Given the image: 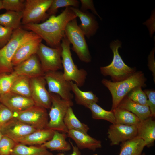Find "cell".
I'll list each match as a JSON object with an SVG mask.
<instances>
[{"mask_svg":"<svg viewBox=\"0 0 155 155\" xmlns=\"http://www.w3.org/2000/svg\"><path fill=\"white\" fill-rule=\"evenodd\" d=\"M77 17L69 7L57 16H50L42 23L27 24L24 25V27L38 35L50 47L57 48L61 46L67 24Z\"/></svg>","mask_w":155,"mask_h":155,"instance_id":"obj_1","label":"cell"},{"mask_svg":"<svg viewBox=\"0 0 155 155\" xmlns=\"http://www.w3.org/2000/svg\"><path fill=\"white\" fill-rule=\"evenodd\" d=\"M146 80L144 73L140 71H136L127 78L119 82L103 79L102 83L108 89L112 96L111 110L118 107L123 98L133 89L140 86L146 87Z\"/></svg>","mask_w":155,"mask_h":155,"instance_id":"obj_2","label":"cell"},{"mask_svg":"<svg viewBox=\"0 0 155 155\" xmlns=\"http://www.w3.org/2000/svg\"><path fill=\"white\" fill-rule=\"evenodd\" d=\"M38 36L33 32L25 30L21 27L14 30L10 40L0 49V74L13 72L12 61L17 49L24 43Z\"/></svg>","mask_w":155,"mask_h":155,"instance_id":"obj_3","label":"cell"},{"mask_svg":"<svg viewBox=\"0 0 155 155\" xmlns=\"http://www.w3.org/2000/svg\"><path fill=\"white\" fill-rule=\"evenodd\" d=\"M121 42L118 40L112 41L110 48L113 53V58L108 65L100 68L101 73L104 76H109L112 82H118L125 80L133 74L135 68L126 64L119 55L118 49L121 47Z\"/></svg>","mask_w":155,"mask_h":155,"instance_id":"obj_4","label":"cell"},{"mask_svg":"<svg viewBox=\"0 0 155 155\" xmlns=\"http://www.w3.org/2000/svg\"><path fill=\"white\" fill-rule=\"evenodd\" d=\"M70 44L65 36L61 44V62L64 70L63 75L67 81L74 82L79 87H81L85 82L87 72L83 69H79L75 64L70 51Z\"/></svg>","mask_w":155,"mask_h":155,"instance_id":"obj_5","label":"cell"},{"mask_svg":"<svg viewBox=\"0 0 155 155\" xmlns=\"http://www.w3.org/2000/svg\"><path fill=\"white\" fill-rule=\"evenodd\" d=\"M50 94L51 104L49 114L50 119L45 129L67 133L68 130L64 119L68 108L73 105V102L72 100L62 99L57 94Z\"/></svg>","mask_w":155,"mask_h":155,"instance_id":"obj_6","label":"cell"},{"mask_svg":"<svg viewBox=\"0 0 155 155\" xmlns=\"http://www.w3.org/2000/svg\"><path fill=\"white\" fill-rule=\"evenodd\" d=\"M65 36L72 45V49L82 61L88 63L91 57L85 38V36L79 28L77 19L70 21L65 29Z\"/></svg>","mask_w":155,"mask_h":155,"instance_id":"obj_7","label":"cell"},{"mask_svg":"<svg viewBox=\"0 0 155 155\" xmlns=\"http://www.w3.org/2000/svg\"><path fill=\"white\" fill-rule=\"evenodd\" d=\"M53 0H26L22 12V23L38 24L44 22L50 16L47 11Z\"/></svg>","mask_w":155,"mask_h":155,"instance_id":"obj_8","label":"cell"},{"mask_svg":"<svg viewBox=\"0 0 155 155\" xmlns=\"http://www.w3.org/2000/svg\"><path fill=\"white\" fill-rule=\"evenodd\" d=\"M61 47L53 48L41 42L36 54L40 61L44 72L58 71L63 69Z\"/></svg>","mask_w":155,"mask_h":155,"instance_id":"obj_9","label":"cell"},{"mask_svg":"<svg viewBox=\"0 0 155 155\" xmlns=\"http://www.w3.org/2000/svg\"><path fill=\"white\" fill-rule=\"evenodd\" d=\"M48 86L50 93L58 95L62 99L72 100L73 96L70 82L64 78L63 72L61 71H50L44 73V76Z\"/></svg>","mask_w":155,"mask_h":155,"instance_id":"obj_10","label":"cell"},{"mask_svg":"<svg viewBox=\"0 0 155 155\" xmlns=\"http://www.w3.org/2000/svg\"><path fill=\"white\" fill-rule=\"evenodd\" d=\"M14 113V117L38 130L45 129L49 121L46 109L35 105Z\"/></svg>","mask_w":155,"mask_h":155,"instance_id":"obj_11","label":"cell"},{"mask_svg":"<svg viewBox=\"0 0 155 155\" xmlns=\"http://www.w3.org/2000/svg\"><path fill=\"white\" fill-rule=\"evenodd\" d=\"M44 76L30 78L31 98L34 105L50 109L51 104L50 94L46 88Z\"/></svg>","mask_w":155,"mask_h":155,"instance_id":"obj_12","label":"cell"},{"mask_svg":"<svg viewBox=\"0 0 155 155\" xmlns=\"http://www.w3.org/2000/svg\"><path fill=\"white\" fill-rule=\"evenodd\" d=\"M108 137L111 146L133 139L137 137L136 126L127 125L119 124H112L108 129Z\"/></svg>","mask_w":155,"mask_h":155,"instance_id":"obj_13","label":"cell"},{"mask_svg":"<svg viewBox=\"0 0 155 155\" xmlns=\"http://www.w3.org/2000/svg\"><path fill=\"white\" fill-rule=\"evenodd\" d=\"M0 129L3 135L7 136L15 142L38 130L15 117Z\"/></svg>","mask_w":155,"mask_h":155,"instance_id":"obj_14","label":"cell"},{"mask_svg":"<svg viewBox=\"0 0 155 155\" xmlns=\"http://www.w3.org/2000/svg\"><path fill=\"white\" fill-rule=\"evenodd\" d=\"M13 71L18 75H24L30 78L44 76V74L36 54L14 66Z\"/></svg>","mask_w":155,"mask_h":155,"instance_id":"obj_15","label":"cell"},{"mask_svg":"<svg viewBox=\"0 0 155 155\" xmlns=\"http://www.w3.org/2000/svg\"><path fill=\"white\" fill-rule=\"evenodd\" d=\"M0 102L14 113L23 111L34 105L32 98L11 92L2 95Z\"/></svg>","mask_w":155,"mask_h":155,"instance_id":"obj_16","label":"cell"},{"mask_svg":"<svg viewBox=\"0 0 155 155\" xmlns=\"http://www.w3.org/2000/svg\"><path fill=\"white\" fill-rule=\"evenodd\" d=\"M42 39L39 36L22 44L17 49L12 61L13 67L36 54Z\"/></svg>","mask_w":155,"mask_h":155,"instance_id":"obj_17","label":"cell"},{"mask_svg":"<svg viewBox=\"0 0 155 155\" xmlns=\"http://www.w3.org/2000/svg\"><path fill=\"white\" fill-rule=\"evenodd\" d=\"M81 23L78 26L85 36L88 38L94 35L98 28V24L95 17L88 11H82L78 8L70 7Z\"/></svg>","mask_w":155,"mask_h":155,"instance_id":"obj_18","label":"cell"},{"mask_svg":"<svg viewBox=\"0 0 155 155\" xmlns=\"http://www.w3.org/2000/svg\"><path fill=\"white\" fill-rule=\"evenodd\" d=\"M67 135L75 142L79 149H88L94 151L102 147L101 142L88 134L74 130L68 131Z\"/></svg>","mask_w":155,"mask_h":155,"instance_id":"obj_19","label":"cell"},{"mask_svg":"<svg viewBox=\"0 0 155 155\" xmlns=\"http://www.w3.org/2000/svg\"><path fill=\"white\" fill-rule=\"evenodd\" d=\"M137 127V137L144 140L146 146H152L155 140V121L152 117L141 121Z\"/></svg>","mask_w":155,"mask_h":155,"instance_id":"obj_20","label":"cell"},{"mask_svg":"<svg viewBox=\"0 0 155 155\" xmlns=\"http://www.w3.org/2000/svg\"><path fill=\"white\" fill-rule=\"evenodd\" d=\"M54 131L46 129L38 130L16 142L26 145H41L52 138Z\"/></svg>","mask_w":155,"mask_h":155,"instance_id":"obj_21","label":"cell"},{"mask_svg":"<svg viewBox=\"0 0 155 155\" xmlns=\"http://www.w3.org/2000/svg\"><path fill=\"white\" fill-rule=\"evenodd\" d=\"M118 107L133 113L139 118L141 121L151 117L150 110L148 106L136 103L129 99L126 96L122 100Z\"/></svg>","mask_w":155,"mask_h":155,"instance_id":"obj_22","label":"cell"},{"mask_svg":"<svg viewBox=\"0 0 155 155\" xmlns=\"http://www.w3.org/2000/svg\"><path fill=\"white\" fill-rule=\"evenodd\" d=\"M66 133L54 131L52 138L41 146L51 150L67 151L71 149V146L66 141Z\"/></svg>","mask_w":155,"mask_h":155,"instance_id":"obj_23","label":"cell"},{"mask_svg":"<svg viewBox=\"0 0 155 155\" xmlns=\"http://www.w3.org/2000/svg\"><path fill=\"white\" fill-rule=\"evenodd\" d=\"M70 83L71 90L75 95L77 104L87 108L90 104L98 102V98L92 91H82L75 83L72 81H70Z\"/></svg>","mask_w":155,"mask_h":155,"instance_id":"obj_24","label":"cell"},{"mask_svg":"<svg viewBox=\"0 0 155 155\" xmlns=\"http://www.w3.org/2000/svg\"><path fill=\"white\" fill-rule=\"evenodd\" d=\"M146 144L137 137L121 143L119 155H141Z\"/></svg>","mask_w":155,"mask_h":155,"instance_id":"obj_25","label":"cell"},{"mask_svg":"<svg viewBox=\"0 0 155 155\" xmlns=\"http://www.w3.org/2000/svg\"><path fill=\"white\" fill-rule=\"evenodd\" d=\"M112 111L114 115L116 123L137 126L141 121L136 115L126 109L118 107Z\"/></svg>","mask_w":155,"mask_h":155,"instance_id":"obj_26","label":"cell"},{"mask_svg":"<svg viewBox=\"0 0 155 155\" xmlns=\"http://www.w3.org/2000/svg\"><path fill=\"white\" fill-rule=\"evenodd\" d=\"M11 155H54L46 148L39 146H28L18 143L13 148Z\"/></svg>","mask_w":155,"mask_h":155,"instance_id":"obj_27","label":"cell"},{"mask_svg":"<svg viewBox=\"0 0 155 155\" xmlns=\"http://www.w3.org/2000/svg\"><path fill=\"white\" fill-rule=\"evenodd\" d=\"M64 122L68 131L74 130L87 134L89 129L87 125L82 123L77 118L71 107L68 109L64 119Z\"/></svg>","mask_w":155,"mask_h":155,"instance_id":"obj_28","label":"cell"},{"mask_svg":"<svg viewBox=\"0 0 155 155\" xmlns=\"http://www.w3.org/2000/svg\"><path fill=\"white\" fill-rule=\"evenodd\" d=\"M11 92L31 98L30 78L24 75H18L13 83Z\"/></svg>","mask_w":155,"mask_h":155,"instance_id":"obj_29","label":"cell"},{"mask_svg":"<svg viewBox=\"0 0 155 155\" xmlns=\"http://www.w3.org/2000/svg\"><path fill=\"white\" fill-rule=\"evenodd\" d=\"M22 17V12L7 11L0 14V24L15 30L20 27Z\"/></svg>","mask_w":155,"mask_h":155,"instance_id":"obj_30","label":"cell"},{"mask_svg":"<svg viewBox=\"0 0 155 155\" xmlns=\"http://www.w3.org/2000/svg\"><path fill=\"white\" fill-rule=\"evenodd\" d=\"M87 108L90 110L93 119L104 120L112 124L116 123L115 117L112 111L105 110L97 104V103L91 104L88 106Z\"/></svg>","mask_w":155,"mask_h":155,"instance_id":"obj_31","label":"cell"},{"mask_svg":"<svg viewBox=\"0 0 155 155\" xmlns=\"http://www.w3.org/2000/svg\"><path fill=\"white\" fill-rule=\"evenodd\" d=\"M18 75L13 71L9 74L6 73L0 74V88L1 95L11 92L13 83Z\"/></svg>","mask_w":155,"mask_h":155,"instance_id":"obj_32","label":"cell"},{"mask_svg":"<svg viewBox=\"0 0 155 155\" xmlns=\"http://www.w3.org/2000/svg\"><path fill=\"white\" fill-rule=\"evenodd\" d=\"M79 3V1L77 0H53L47 13L49 16L55 15L59 8L69 7L77 8Z\"/></svg>","mask_w":155,"mask_h":155,"instance_id":"obj_33","label":"cell"},{"mask_svg":"<svg viewBox=\"0 0 155 155\" xmlns=\"http://www.w3.org/2000/svg\"><path fill=\"white\" fill-rule=\"evenodd\" d=\"M126 96L132 101L139 104L147 106V97L142 90V87L138 86L132 90Z\"/></svg>","mask_w":155,"mask_h":155,"instance_id":"obj_34","label":"cell"},{"mask_svg":"<svg viewBox=\"0 0 155 155\" xmlns=\"http://www.w3.org/2000/svg\"><path fill=\"white\" fill-rule=\"evenodd\" d=\"M18 143L12 139L3 135L0 140V155H10Z\"/></svg>","mask_w":155,"mask_h":155,"instance_id":"obj_35","label":"cell"},{"mask_svg":"<svg viewBox=\"0 0 155 155\" xmlns=\"http://www.w3.org/2000/svg\"><path fill=\"white\" fill-rule=\"evenodd\" d=\"M24 0H3V9L7 11L23 12L25 5Z\"/></svg>","mask_w":155,"mask_h":155,"instance_id":"obj_36","label":"cell"},{"mask_svg":"<svg viewBox=\"0 0 155 155\" xmlns=\"http://www.w3.org/2000/svg\"><path fill=\"white\" fill-rule=\"evenodd\" d=\"M14 113L0 102V128L14 117Z\"/></svg>","mask_w":155,"mask_h":155,"instance_id":"obj_37","label":"cell"},{"mask_svg":"<svg viewBox=\"0 0 155 155\" xmlns=\"http://www.w3.org/2000/svg\"><path fill=\"white\" fill-rule=\"evenodd\" d=\"M13 30L0 24V49L5 46L10 39Z\"/></svg>","mask_w":155,"mask_h":155,"instance_id":"obj_38","label":"cell"},{"mask_svg":"<svg viewBox=\"0 0 155 155\" xmlns=\"http://www.w3.org/2000/svg\"><path fill=\"white\" fill-rule=\"evenodd\" d=\"M147 97V105L152 117L155 116V91L154 90H145L144 91Z\"/></svg>","mask_w":155,"mask_h":155,"instance_id":"obj_39","label":"cell"},{"mask_svg":"<svg viewBox=\"0 0 155 155\" xmlns=\"http://www.w3.org/2000/svg\"><path fill=\"white\" fill-rule=\"evenodd\" d=\"M81 7L80 9L82 11H85L88 9H90L92 12L97 16L101 20V18L99 15L94 7L93 1L91 0H80Z\"/></svg>","mask_w":155,"mask_h":155,"instance_id":"obj_40","label":"cell"},{"mask_svg":"<svg viewBox=\"0 0 155 155\" xmlns=\"http://www.w3.org/2000/svg\"><path fill=\"white\" fill-rule=\"evenodd\" d=\"M154 49L151 51L148 58V66L152 72L154 82H155V63L154 57Z\"/></svg>","mask_w":155,"mask_h":155,"instance_id":"obj_41","label":"cell"},{"mask_svg":"<svg viewBox=\"0 0 155 155\" xmlns=\"http://www.w3.org/2000/svg\"><path fill=\"white\" fill-rule=\"evenodd\" d=\"M71 147L73 148V152L71 154L67 155H81V153L80 149L76 146H74L73 143L70 141ZM55 155H65L63 153H59Z\"/></svg>","mask_w":155,"mask_h":155,"instance_id":"obj_42","label":"cell"},{"mask_svg":"<svg viewBox=\"0 0 155 155\" xmlns=\"http://www.w3.org/2000/svg\"><path fill=\"white\" fill-rule=\"evenodd\" d=\"M2 9H3L2 3V0H0V10Z\"/></svg>","mask_w":155,"mask_h":155,"instance_id":"obj_43","label":"cell"},{"mask_svg":"<svg viewBox=\"0 0 155 155\" xmlns=\"http://www.w3.org/2000/svg\"><path fill=\"white\" fill-rule=\"evenodd\" d=\"M3 135L0 129V140L1 139V138L3 137Z\"/></svg>","mask_w":155,"mask_h":155,"instance_id":"obj_44","label":"cell"},{"mask_svg":"<svg viewBox=\"0 0 155 155\" xmlns=\"http://www.w3.org/2000/svg\"><path fill=\"white\" fill-rule=\"evenodd\" d=\"M1 89L0 88V97L1 96Z\"/></svg>","mask_w":155,"mask_h":155,"instance_id":"obj_45","label":"cell"},{"mask_svg":"<svg viewBox=\"0 0 155 155\" xmlns=\"http://www.w3.org/2000/svg\"><path fill=\"white\" fill-rule=\"evenodd\" d=\"M92 155H98L97 154H93Z\"/></svg>","mask_w":155,"mask_h":155,"instance_id":"obj_46","label":"cell"},{"mask_svg":"<svg viewBox=\"0 0 155 155\" xmlns=\"http://www.w3.org/2000/svg\"><path fill=\"white\" fill-rule=\"evenodd\" d=\"M141 155H142V154Z\"/></svg>","mask_w":155,"mask_h":155,"instance_id":"obj_47","label":"cell"}]
</instances>
